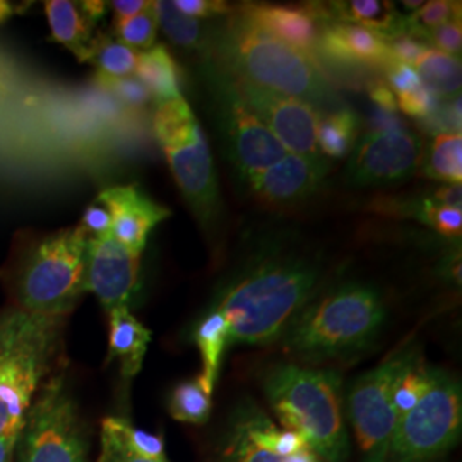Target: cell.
<instances>
[{
	"mask_svg": "<svg viewBox=\"0 0 462 462\" xmlns=\"http://www.w3.org/2000/svg\"><path fill=\"white\" fill-rule=\"evenodd\" d=\"M370 133H399L406 131L402 118L397 116V110H385L375 106L368 118Z\"/></svg>",
	"mask_w": 462,
	"mask_h": 462,
	"instance_id": "obj_45",
	"label": "cell"
},
{
	"mask_svg": "<svg viewBox=\"0 0 462 462\" xmlns=\"http://www.w3.org/2000/svg\"><path fill=\"white\" fill-rule=\"evenodd\" d=\"M192 341L199 347L202 358V372L199 377L209 391H215L223 355L228 347V324L223 314L209 307L196 322Z\"/></svg>",
	"mask_w": 462,
	"mask_h": 462,
	"instance_id": "obj_24",
	"label": "cell"
},
{
	"mask_svg": "<svg viewBox=\"0 0 462 462\" xmlns=\"http://www.w3.org/2000/svg\"><path fill=\"white\" fill-rule=\"evenodd\" d=\"M101 200L112 213V236L134 254H143L149 233L170 217V209L144 196L135 185H116L99 192Z\"/></svg>",
	"mask_w": 462,
	"mask_h": 462,
	"instance_id": "obj_16",
	"label": "cell"
},
{
	"mask_svg": "<svg viewBox=\"0 0 462 462\" xmlns=\"http://www.w3.org/2000/svg\"><path fill=\"white\" fill-rule=\"evenodd\" d=\"M425 120V127L437 134H461V97L439 103Z\"/></svg>",
	"mask_w": 462,
	"mask_h": 462,
	"instance_id": "obj_37",
	"label": "cell"
},
{
	"mask_svg": "<svg viewBox=\"0 0 462 462\" xmlns=\"http://www.w3.org/2000/svg\"><path fill=\"white\" fill-rule=\"evenodd\" d=\"M461 19V2H450V0H431L423 4L414 14L401 19V32L408 33L423 42V36L430 30L442 26L448 21ZM425 43V42H423Z\"/></svg>",
	"mask_w": 462,
	"mask_h": 462,
	"instance_id": "obj_33",
	"label": "cell"
},
{
	"mask_svg": "<svg viewBox=\"0 0 462 462\" xmlns=\"http://www.w3.org/2000/svg\"><path fill=\"white\" fill-rule=\"evenodd\" d=\"M173 5L185 14L194 19H206V17L223 16L230 14V5L219 0H177Z\"/></svg>",
	"mask_w": 462,
	"mask_h": 462,
	"instance_id": "obj_43",
	"label": "cell"
},
{
	"mask_svg": "<svg viewBox=\"0 0 462 462\" xmlns=\"http://www.w3.org/2000/svg\"><path fill=\"white\" fill-rule=\"evenodd\" d=\"M231 79L250 110L261 118L286 152L300 156H322L317 146L320 114L312 105L235 78Z\"/></svg>",
	"mask_w": 462,
	"mask_h": 462,
	"instance_id": "obj_13",
	"label": "cell"
},
{
	"mask_svg": "<svg viewBox=\"0 0 462 462\" xmlns=\"http://www.w3.org/2000/svg\"><path fill=\"white\" fill-rule=\"evenodd\" d=\"M444 267H447L444 269L447 278L456 284H461V255H459V252L456 255H452Z\"/></svg>",
	"mask_w": 462,
	"mask_h": 462,
	"instance_id": "obj_50",
	"label": "cell"
},
{
	"mask_svg": "<svg viewBox=\"0 0 462 462\" xmlns=\"http://www.w3.org/2000/svg\"><path fill=\"white\" fill-rule=\"evenodd\" d=\"M97 462H154L148 459H141L135 457L133 454H129L124 447L118 444L116 437L101 427V452H99ZM170 462V461H166Z\"/></svg>",
	"mask_w": 462,
	"mask_h": 462,
	"instance_id": "obj_44",
	"label": "cell"
},
{
	"mask_svg": "<svg viewBox=\"0 0 462 462\" xmlns=\"http://www.w3.org/2000/svg\"><path fill=\"white\" fill-rule=\"evenodd\" d=\"M163 152L173 179L199 223L204 228L215 226L221 213V199L213 156L202 127L189 139L166 146Z\"/></svg>",
	"mask_w": 462,
	"mask_h": 462,
	"instance_id": "obj_15",
	"label": "cell"
},
{
	"mask_svg": "<svg viewBox=\"0 0 462 462\" xmlns=\"http://www.w3.org/2000/svg\"><path fill=\"white\" fill-rule=\"evenodd\" d=\"M368 95L374 101V106L385 108V110H397L396 95L389 89L387 83L383 81H372L368 84Z\"/></svg>",
	"mask_w": 462,
	"mask_h": 462,
	"instance_id": "obj_46",
	"label": "cell"
},
{
	"mask_svg": "<svg viewBox=\"0 0 462 462\" xmlns=\"http://www.w3.org/2000/svg\"><path fill=\"white\" fill-rule=\"evenodd\" d=\"M45 13L50 32L55 42L70 50L78 60L89 62L93 36V23L84 16L79 4L67 0H47Z\"/></svg>",
	"mask_w": 462,
	"mask_h": 462,
	"instance_id": "obj_22",
	"label": "cell"
},
{
	"mask_svg": "<svg viewBox=\"0 0 462 462\" xmlns=\"http://www.w3.org/2000/svg\"><path fill=\"white\" fill-rule=\"evenodd\" d=\"M98 84L101 88L108 89L118 101H122L129 108L139 110V108H144L146 105L152 101L148 88L141 83L135 76L120 78V79L98 76Z\"/></svg>",
	"mask_w": 462,
	"mask_h": 462,
	"instance_id": "obj_36",
	"label": "cell"
},
{
	"mask_svg": "<svg viewBox=\"0 0 462 462\" xmlns=\"http://www.w3.org/2000/svg\"><path fill=\"white\" fill-rule=\"evenodd\" d=\"M423 40H429L430 43L435 45L433 49L440 50L447 55H452V57H456V53L459 55L462 49L461 19L448 21L442 26L430 30L423 36Z\"/></svg>",
	"mask_w": 462,
	"mask_h": 462,
	"instance_id": "obj_41",
	"label": "cell"
},
{
	"mask_svg": "<svg viewBox=\"0 0 462 462\" xmlns=\"http://www.w3.org/2000/svg\"><path fill=\"white\" fill-rule=\"evenodd\" d=\"M135 78L148 88L156 105L182 97L180 69L163 45H152L139 53Z\"/></svg>",
	"mask_w": 462,
	"mask_h": 462,
	"instance_id": "obj_23",
	"label": "cell"
},
{
	"mask_svg": "<svg viewBox=\"0 0 462 462\" xmlns=\"http://www.w3.org/2000/svg\"><path fill=\"white\" fill-rule=\"evenodd\" d=\"M402 5L410 11H418L423 5V2H402Z\"/></svg>",
	"mask_w": 462,
	"mask_h": 462,
	"instance_id": "obj_53",
	"label": "cell"
},
{
	"mask_svg": "<svg viewBox=\"0 0 462 462\" xmlns=\"http://www.w3.org/2000/svg\"><path fill=\"white\" fill-rule=\"evenodd\" d=\"M430 199L435 204L446 206V208H454V209H461L462 204V187L461 185H444L440 189H437Z\"/></svg>",
	"mask_w": 462,
	"mask_h": 462,
	"instance_id": "obj_48",
	"label": "cell"
},
{
	"mask_svg": "<svg viewBox=\"0 0 462 462\" xmlns=\"http://www.w3.org/2000/svg\"><path fill=\"white\" fill-rule=\"evenodd\" d=\"M152 129L158 144L163 149L190 137L200 129V124L190 105L180 97L156 105Z\"/></svg>",
	"mask_w": 462,
	"mask_h": 462,
	"instance_id": "obj_28",
	"label": "cell"
},
{
	"mask_svg": "<svg viewBox=\"0 0 462 462\" xmlns=\"http://www.w3.org/2000/svg\"><path fill=\"white\" fill-rule=\"evenodd\" d=\"M319 265L295 255H267L228 281L211 303L228 324L231 345H271L315 297Z\"/></svg>",
	"mask_w": 462,
	"mask_h": 462,
	"instance_id": "obj_1",
	"label": "cell"
},
{
	"mask_svg": "<svg viewBox=\"0 0 462 462\" xmlns=\"http://www.w3.org/2000/svg\"><path fill=\"white\" fill-rule=\"evenodd\" d=\"M263 389L281 429L300 435L324 462L349 461L345 389L336 370L274 365Z\"/></svg>",
	"mask_w": 462,
	"mask_h": 462,
	"instance_id": "obj_4",
	"label": "cell"
},
{
	"mask_svg": "<svg viewBox=\"0 0 462 462\" xmlns=\"http://www.w3.org/2000/svg\"><path fill=\"white\" fill-rule=\"evenodd\" d=\"M79 228L88 235V238L112 236V213L97 199L86 208Z\"/></svg>",
	"mask_w": 462,
	"mask_h": 462,
	"instance_id": "obj_40",
	"label": "cell"
},
{
	"mask_svg": "<svg viewBox=\"0 0 462 462\" xmlns=\"http://www.w3.org/2000/svg\"><path fill=\"white\" fill-rule=\"evenodd\" d=\"M358 127L360 118L349 108H339L320 116L317 131L319 152L334 160L351 154L358 141Z\"/></svg>",
	"mask_w": 462,
	"mask_h": 462,
	"instance_id": "obj_26",
	"label": "cell"
},
{
	"mask_svg": "<svg viewBox=\"0 0 462 462\" xmlns=\"http://www.w3.org/2000/svg\"><path fill=\"white\" fill-rule=\"evenodd\" d=\"M88 431L64 374L38 391L19 431L16 462H89Z\"/></svg>",
	"mask_w": 462,
	"mask_h": 462,
	"instance_id": "obj_7",
	"label": "cell"
},
{
	"mask_svg": "<svg viewBox=\"0 0 462 462\" xmlns=\"http://www.w3.org/2000/svg\"><path fill=\"white\" fill-rule=\"evenodd\" d=\"M319 53L336 64L387 69L393 64L383 34L355 24H326Z\"/></svg>",
	"mask_w": 462,
	"mask_h": 462,
	"instance_id": "obj_19",
	"label": "cell"
},
{
	"mask_svg": "<svg viewBox=\"0 0 462 462\" xmlns=\"http://www.w3.org/2000/svg\"><path fill=\"white\" fill-rule=\"evenodd\" d=\"M387 309L374 286L346 282L315 295L281 336L284 347L309 364L349 360L380 337Z\"/></svg>",
	"mask_w": 462,
	"mask_h": 462,
	"instance_id": "obj_3",
	"label": "cell"
},
{
	"mask_svg": "<svg viewBox=\"0 0 462 462\" xmlns=\"http://www.w3.org/2000/svg\"><path fill=\"white\" fill-rule=\"evenodd\" d=\"M397 108L406 114V116H414V118H427V116L437 108V105L440 103V99L437 98L429 88H425L423 84L414 89L411 93L406 95H399L396 98Z\"/></svg>",
	"mask_w": 462,
	"mask_h": 462,
	"instance_id": "obj_39",
	"label": "cell"
},
{
	"mask_svg": "<svg viewBox=\"0 0 462 462\" xmlns=\"http://www.w3.org/2000/svg\"><path fill=\"white\" fill-rule=\"evenodd\" d=\"M408 349L362 374L345 393L347 425L353 429L362 462H389L396 430L394 385Z\"/></svg>",
	"mask_w": 462,
	"mask_h": 462,
	"instance_id": "obj_9",
	"label": "cell"
},
{
	"mask_svg": "<svg viewBox=\"0 0 462 462\" xmlns=\"http://www.w3.org/2000/svg\"><path fill=\"white\" fill-rule=\"evenodd\" d=\"M154 11L158 17V26L165 32L166 36L179 47L183 49L196 50L202 47L206 34L202 23L194 17L182 14L173 2H154Z\"/></svg>",
	"mask_w": 462,
	"mask_h": 462,
	"instance_id": "obj_32",
	"label": "cell"
},
{
	"mask_svg": "<svg viewBox=\"0 0 462 462\" xmlns=\"http://www.w3.org/2000/svg\"><path fill=\"white\" fill-rule=\"evenodd\" d=\"M414 70L425 88L437 98L452 99L461 97V60L440 50L427 47L414 62Z\"/></svg>",
	"mask_w": 462,
	"mask_h": 462,
	"instance_id": "obj_25",
	"label": "cell"
},
{
	"mask_svg": "<svg viewBox=\"0 0 462 462\" xmlns=\"http://www.w3.org/2000/svg\"><path fill=\"white\" fill-rule=\"evenodd\" d=\"M148 4L149 2L146 0H116V2H112L110 5L116 13V17H114L116 24H120L131 17L141 14L148 7Z\"/></svg>",
	"mask_w": 462,
	"mask_h": 462,
	"instance_id": "obj_47",
	"label": "cell"
},
{
	"mask_svg": "<svg viewBox=\"0 0 462 462\" xmlns=\"http://www.w3.org/2000/svg\"><path fill=\"white\" fill-rule=\"evenodd\" d=\"M67 317L0 312V439L16 440L34 397L55 374Z\"/></svg>",
	"mask_w": 462,
	"mask_h": 462,
	"instance_id": "obj_5",
	"label": "cell"
},
{
	"mask_svg": "<svg viewBox=\"0 0 462 462\" xmlns=\"http://www.w3.org/2000/svg\"><path fill=\"white\" fill-rule=\"evenodd\" d=\"M88 240L79 226L43 238L17 274L16 307L32 314L67 317L83 295Z\"/></svg>",
	"mask_w": 462,
	"mask_h": 462,
	"instance_id": "obj_6",
	"label": "cell"
},
{
	"mask_svg": "<svg viewBox=\"0 0 462 462\" xmlns=\"http://www.w3.org/2000/svg\"><path fill=\"white\" fill-rule=\"evenodd\" d=\"M211 55L215 66L235 79L301 99L315 110L336 105L334 89L314 57L265 33L238 11L213 34Z\"/></svg>",
	"mask_w": 462,
	"mask_h": 462,
	"instance_id": "obj_2",
	"label": "cell"
},
{
	"mask_svg": "<svg viewBox=\"0 0 462 462\" xmlns=\"http://www.w3.org/2000/svg\"><path fill=\"white\" fill-rule=\"evenodd\" d=\"M158 32V17L154 11V2H149L148 7L120 24H116V42L124 43L129 49L149 50L154 45Z\"/></svg>",
	"mask_w": 462,
	"mask_h": 462,
	"instance_id": "obj_35",
	"label": "cell"
},
{
	"mask_svg": "<svg viewBox=\"0 0 462 462\" xmlns=\"http://www.w3.org/2000/svg\"><path fill=\"white\" fill-rule=\"evenodd\" d=\"M106 5H108L106 2H89V0L88 2H79V7H81L84 16L88 17L93 24L105 16V13L108 9Z\"/></svg>",
	"mask_w": 462,
	"mask_h": 462,
	"instance_id": "obj_49",
	"label": "cell"
},
{
	"mask_svg": "<svg viewBox=\"0 0 462 462\" xmlns=\"http://www.w3.org/2000/svg\"><path fill=\"white\" fill-rule=\"evenodd\" d=\"M208 76L211 79L216 120L228 160L240 179L250 182L282 160L286 149L250 110L228 74L211 64Z\"/></svg>",
	"mask_w": 462,
	"mask_h": 462,
	"instance_id": "obj_10",
	"label": "cell"
},
{
	"mask_svg": "<svg viewBox=\"0 0 462 462\" xmlns=\"http://www.w3.org/2000/svg\"><path fill=\"white\" fill-rule=\"evenodd\" d=\"M141 255L118 244L114 236L89 238L84 263V293L98 298L105 312L131 307L141 288Z\"/></svg>",
	"mask_w": 462,
	"mask_h": 462,
	"instance_id": "obj_14",
	"label": "cell"
},
{
	"mask_svg": "<svg viewBox=\"0 0 462 462\" xmlns=\"http://www.w3.org/2000/svg\"><path fill=\"white\" fill-rule=\"evenodd\" d=\"M101 427L108 430L118 444L129 454L148 461L166 462L165 437L162 433H151L148 430L137 429L125 418L108 416L103 420Z\"/></svg>",
	"mask_w": 462,
	"mask_h": 462,
	"instance_id": "obj_29",
	"label": "cell"
},
{
	"mask_svg": "<svg viewBox=\"0 0 462 462\" xmlns=\"http://www.w3.org/2000/svg\"><path fill=\"white\" fill-rule=\"evenodd\" d=\"M329 162L322 156H300L286 152L276 165L250 180V189L269 204H293L312 196L324 182Z\"/></svg>",
	"mask_w": 462,
	"mask_h": 462,
	"instance_id": "obj_17",
	"label": "cell"
},
{
	"mask_svg": "<svg viewBox=\"0 0 462 462\" xmlns=\"http://www.w3.org/2000/svg\"><path fill=\"white\" fill-rule=\"evenodd\" d=\"M213 411V391L200 377L179 382L168 397V413L180 423L204 425Z\"/></svg>",
	"mask_w": 462,
	"mask_h": 462,
	"instance_id": "obj_27",
	"label": "cell"
},
{
	"mask_svg": "<svg viewBox=\"0 0 462 462\" xmlns=\"http://www.w3.org/2000/svg\"><path fill=\"white\" fill-rule=\"evenodd\" d=\"M151 339V330L134 317L131 309L120 307L108 312L106 364L118 360L120 375L133 380L143 370Z\"/></svg>",
	"mask_w": 462,
	"mask_h": 462,
	"instance_id": "obj_20",
	"label": "cell"
},
{
	"mask_svg": "<svg viewBox=\"0 0 462 462\" xmlns=\"http://www.w3.org/2000/svg\"><path fill=\"white\" fill-rule=\"evenodd\" d=\"M13 14H14L13 4H9V2H5V0H0V24L5 23Z\"/></svg>",
	"mask_w": 462,
	"mask_h": 462,
	"instance_id": "obj_52",
	"label": "cell"
},
{
	"mask_svg": "<svg viewBox=\"0 0 462 462\" xmlns=\"http://www.w3.org/2000/svg\"><path fill=\"white\" fill-rule=\"evenodd\" d=\"M383 72L387 76L389 89L393 93H396L397 97L411 93V91L418 89L423 84L421 79H420V76H418V72L411 66L391 64Z\"/></svg>",
	"mask_w": 462,
	"mask_h": 462,
	"instance_id": "obj_42",
	"label": "cell"
},
{
	"mask_svg": "<svg viewBox=\"0 0 462 462\" xmlns=\"http://www.w3.org/2000/svg\"><path fill=\"white\" fill-rule=\"evenodd\" d=\"M216 462H324L300 435L281 429L255 399H240L226 418Z\"/></svg>",
	"mask_w": 462,
	"mask_h": 462,
	"instance_id": "obj_11",
	"label": "cell"
},
{
	"mask_svg": "<svg viewBox=\"0 0 462 462\" xmlns=\"http://www.w3.org/2000/svg\"><path fill=\"white\" fill-rule=\"evenodd\" d=\"M461 431V382L435 368L427 393L397 418L389 462L433 461L459 442Z\"/></svg>",
	"mask_w": 462,
	"mask_h": 462,
	"instance_id": "obj_8",
	"label": "cell"
},
{
	"mask_svg": "<svg viewBox=\"0 0 462 462\" xmlns=\"http://www.w3.org/2000/svg\"><path fill=\"white\" fill-rule=\"evenodd\" d=\"M315 13L324 24H355L393 36L401 30V19L393 2L379 0H347L314 4Z\"/></svg>",
	"mask_w": 462,
	"mask_h": 462,
	"instance_id": "obj_21",
	"label": "cell"
},
{
	"mask_svg": "<svg viewBox=\"0 0 462 462\" xmlns=\"http://www.w3.org/2000/svg\"><path fill=\"white\" fill-rule=\"evenodd\" d=\"M89 62L98 67V74L103 78H129L135 74L139 62V51L125 47L124 43L108 36H98L93 40Z\"/></svg>",
	"mask_w": 462,
	"mask_h": 462,
	"instance_id": "obj_31",
	"label": "cell"
},
{
	"mask_svg": "<svg viewBox=\"0 0 462 462\" xmlns=\"http://www.w3.org/2000/svg\"><path fill=\"white\" fill-rule=\"evenodd\" d=\"M423 146L416 134L368 133L356 141L346 168L355 187H387L408 180L421 163Z\"/></svg>",
	"mask_w": 462,
	"mask_h": 462,
	"instance_id": "obj_12",
	"label": "cell"
},
{
	"mask_svg": "<svg viewBox=\"0 0 462 462\" xmlns=\"http://www.w3.org/2000/svg\"><path fill=\"white\" fill-rule=\"evenodd\" d=\"M387 42V49L393 64L414 66L418 57L425 51L427 45L408 33H396L393 36H383Z\"/></svg>",
	"mask_w": 462,
	"mask_h": 462,
	"instance_id": "obj_38",
	"label": "cell"
},
{
	"mask_svg": "<svg viewBox=\"0 0 462 462\" xmlns=\"http://www.w3.org/2000/svg\"><path fill=\"white\" fill-rule=\"evenodd\" d=\"M406 213L418 217L421 223H425L427 226L440 233L448 240L461 238L462 209L435 204L429 196V198L416 200L413 208H410Z\"/></svg>",
	"mask_w": 462,
	"mask_h": 462,
	"instance_id": "obj_34",
	"label": "cell"
},
{
	"mask_svg": "<svg viewBox=\"0 0 462 462\" xmlns=\"http://www.w3.org/2000/svg\"><path fill=\"white\" fill-rule=\"evenodd\" d=\"M16 440L0 439V462H16Z\"/></svg>",
	"mask_w": 462,
	"mask_h": 462,
	"instance_id": "obj_51",
	"label": "cell"
},
{
	"mask_svg": "<svg viewBox=\"0 0 462 462\" xmlns=\"http://www.w3.org/2000/svg\"><path fill=\"white\" fill-rule=\"evenodd\" d=\"M236 11L265 33L319 60V40L326 24L315 13L314 4L303 7L244 4Z\"/></svg>",
	"mask_w": 462,
	"mask_h": 462,
	"instance_id": "obj_18",
	"label": "cell"
},
{
	"mask_svg": "<svg viewBox=\"0 0 462 462\" xmlns=\"http://www.w3.org/2000/svg\"><path fill=\"white\" fill-rule=\"evenodd\" d=\"M423 175L431 180L447 185H461L462 135L461 134H437L429 158L423 165Z\"/></svg>",
	"mask_w": 462,
	"mask_h": 462,
	"instance_id": "obj_30",
	"label": "cell"
}]
</instances>
